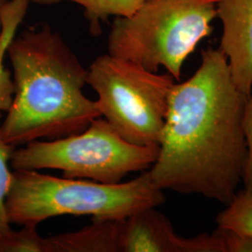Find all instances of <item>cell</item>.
<instances>
[{
  "label": "cell",
  "instance_id": "cell-1",
  "mask_svg": "<svg viewBox=\"0 0 252 252\" xmlns=\"http://www.w3.org/2000/svg\"><path fill=\"white\" fill-rule=\"evenodd\" d=\"M247 98L224 54L202 51L198 69L172 86L159 154L149 169L153 183L228 205L243 177Z\"/></svg>",
  "mask_w": 252,
  "mask_h": 252
},
{
  "label": "cell",
  "instance_id": "cell-2",
  "mask_svg": "<svg viewBox=\"0 0 252 252\" xmlns=\"http://www.w3.org/2000/svg\"><path fill=\"white\" fill-rule=\"evenodd\" d=\"M7 53L14 94L0 126L5 143L17 147L75 135L101 117L96 101L82 92L88 69L50 26L30 28L13 37Z\"/></svg>",
  "mask_w": 252,
  "mask_h": 252
},
{
  "label": "cell",
  "instance_id": "cell-3",
  "mask_svg": "<svg viewBox=\"0 0 252 252\" xmlns=\"http://www.w3.org/2000/svg\"><path fill=\"white\" fill-rule=\"evenodd\" d=\"M164 202L163 190L153 183L149 170L115 184L58 178L37 170H14L6 211L10 223L36 227L62 215L119 220Z\"/></svg>",
  "mask_w": 252,
  "mask_h": 252
},
{
  "label": "cell",
  "instance_id": "cell-4",
  "mask_svg": "<svg viewBox=\"0 0 252 252\" xmlns=\"http://www.w3.org/2000/svg\"><path fill=\"white\" fill-rule=\"evenodd\" d=\"M218 0H146L127 18L115 19L108 54L180 81L183 63L210 36Z\"/></svg>",
  "mask_w": 252,
  "mask_h": 252
},
{
  "label": "cell",
  "instance_id": "cell-5",
  "mask_svg": "<svg viewBox=\"0 0 252 252\" xmlns=\"http://www.w3.org/2000/svg\"><path fill=\"white\" fill-rule=\"evenodd\" d=\"M158 154L159 147L132 144L99 117L81 133L15 148L9 162L13 170L57 169L63 178L115 184L130 173L149 170Z\"/></svg>",
  "mask_w": 252,
  "mask_h": 252
},
{
  "label": "cell",
  "instance_id": "cell-6",
  "mask_svg": "<svg viewBox=\"0 0 252 252\" xmlns=\"http://www.w3.org/2000/svg\"><path fill=\"white\" fill-rule=\"evenodd\" d=\"M175 79L109 54L90 65L87 84L97 94L101 116L126 141L159 147Z\"/></svg>",
  "mask_w": 252,
  "mask_h": 252
},
{
  "label": "cell",
  "instance_id": "cell-7",
  "mask_svg": "<svg viewBox=\"0 0 252 252\" xmlns=\"http://www.w3.org/2000/svg\"><path fill=\"white\" fill-rule=\"evenodd\" d=\"M115 252H225L219 229L186 238L156 207L114 220Z\"/></svg>",
  "mask_w": 252,
  "mask_h": 252
},
{
  "label": "cell",
  "instance_id": "cell-8",
  "mask_svg": "<svg viewBox=\"0 0 252 252\" xmlns=\"http://www.w3.org/2000/svg\"><path fill=\"white\" fill-rule=\"evenodd\" d=\"M217 16L222 24L220 50L228 60L234 83L252 94V0H218Z\"/></svg>",
  "mask_w": 252,
  "mask_h": 252
},
{
  "label": "cell",
  "instance_id": "cell-9",
  "mask_svg": "<svg viewBox=\"0 0 252 252\" xmlns=\"http://www.w3.org/2000/svg\"><path fill=\"white\" fill-rule=\"evenodd\" d=\"M36 4L50 5L61 1L75 2L84 9V15L90 23V31L96 35L101 31L102 22L108 17L127 18L132 16L146 0H30Z\"/></svg>",
  "mask_w": 252,
  "mask_h": 252
},
{
  "label": "cell",
  "instance_id": "cell-10",
  "mask_svg": "<svg viewBox=\"0 0 252 252\" xmlns=\"http://www.w3.org/2000/svg\"><path fill=\"white\" fill-rule=\"evenodd\" d=\"M217 227L252 237V192L237 190L225 209L218 214Z\"/></svg>",
  "mask_w": 252,
  "mask_h": 252
},
{
  "label": "cell",
  "instance_id": "cell-11",
  "mask_svg": "<svg viewBox=\"0 0 252 252\" xmlns=\"http://www.w3.org/2000/svg\"><path fill=\"white\" fill-rule=\"evenodd\" d=\"M0 252H47L46 238L37 234L35 226H23L0 234Z\"/></svg>",
  "mask_w": 252,
  "mask_h": 252
},
{
  "label": "cell",
  "instance_id": "cell-12",
  "mask_svg": "<svg viewBox=\"0 0 252 252\" xmlns=\"http://www.w3.org/2000/svg\"><path fill=\"white\" fill-rule=\"evenodd\" d=\"M15 148L5 143L0 136V234L11 229L6 211V199L12 179V172L9 171V162Z\"/></svg>",
  "mask_w": 252,
  "mask_h": 252
},
{
  "label": "cell",
  "instance_id": "cell-13",
  "mask_svg": "<svg viewBox=\"0 0 252 252\" xmlns=\"http://www.w3.org/2000/svg\"><path fill=\"white\" fill-rule=\"evenodd\" d=\"M244 131L247 141V157L244 166V189L252 192V94L248 96L244 111Z\"/></svg>",
  "mask_w": 252,
  "mask_h": 252
},
{
  "label": "cell",
  "instance_id": "cell-14",
  "mask_svg": "<svg viewBox=\"0 0 252 252\" xmlns=\"http://www.w3.org/2000/svg\"><path fill=\"white\" fill-rule=\"evenodd\" d=\"M218 229L221 234L225 252H252V237L237 234L230 230Z\"/></svg>",
  "mask_w": 252,
  "mask_h": 252
},
{
  "label": "cell",
  "instance_id": "cell-15",
  "mask_svg": "<svg viewBox=\"0 0 252 252\" xmlns=\"http://www.w3.org/2000/svg\"><path fill=\"white\" fill-rule=\"evenodd\" d=\"M14 94V83L10 72L0 62V118L3 112H7L11 105Z\"/></svg>",
  "mask_w": 252,
  "mask_h": 252
},
{
  "label": "cell",
  "instance_id": "cell-16",
  "mask_svg": "<svg viewBox=\"0 0 252 252\" xmlns=\"http://www.w3.org/2000/svg\"><path fill=\"white\" fill-rule=\"evenodd\" d=\"M9 0H0V27H1V13L2 10L5 8V6L8 4Z\"/></svg>",
  "mask_w": 252,
  "mask_h": 252
}]
</instances>
